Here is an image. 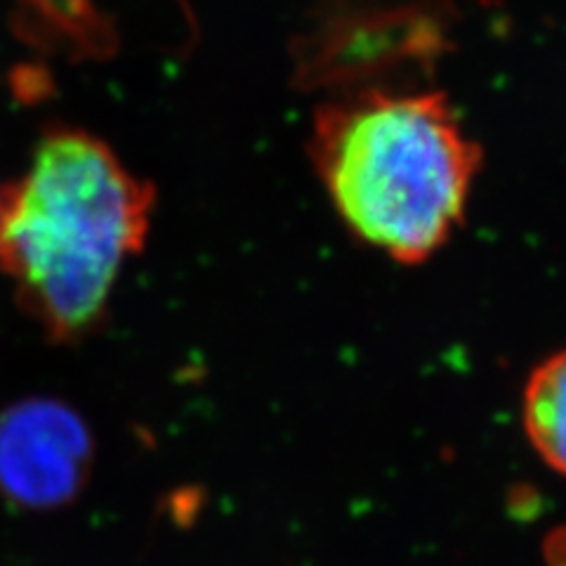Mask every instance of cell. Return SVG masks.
<instances>
[{"label": "cell", "instance_id": "277c9868", "mask_svg": "<svg viewBox=\"0 0 566 566\" xmlns=\"http://www.w3.org/2000/svg\"><path fill=\"white\" fill-rule=\"evenodd\" d=\"M522 422L543 463L566 476V349L531 370L522 395Z\"/></svg>", "mask_w": 566, "mask_h": 566}, {"label": "cell", "instance_id": "7a4b0ae2", "mask_svg": "<svg viewBox=\"0 0 566 566\" xmlns=\"http://www.w3.org/2000/svg\"><path fill=\"white\" fill-rule=\"evenodd\" d=\"M310 158L354 239L420 264L463 224L482 147L444 93L364 87L318 106Z\"/></svg>", "mask_w": 566, "mask_h": 566}, {"label": "cell", "instance_id": "6da1fadb", "mask_svg": "<svg viewBox=\"0 0 566 566\" xmlns=\"http://www.w3.org/2000/svg\"><path fill=\"white\" fill-rule=\"evenodd\" d=\"M156 189L104 139L69 126L41 135L0 191V272L52 343L93 335L123 264L145 248Z\"/></svg>", "mask_w": 566, "mask_h": 566}, {"label": "cell", "instance_id": "3957f363", "mask_svg": "<svg viewBox=\"0 0 566 566\" xmlns=\"http://www.w3.org/2000/svg\"><path fill=\"white\" fill-rule=\"evenodd\" d=\"M93 468V430L71 403L27 397L0 411V495L14 507H66L91 482Z\"/></svg>", "mask_w": 566, "mask_h": 566}]
</instances>
